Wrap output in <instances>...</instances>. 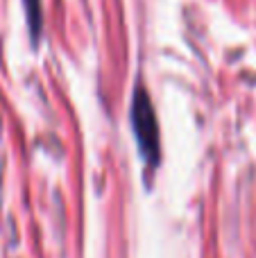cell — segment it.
<instances>
[{
    "instance_id": "obj_2",
    "label": "cell",
    "mask_w": 256,
    "mask_h": 258,
    "mask_svg": "<svg viewBox=\"0 0 256 258\" xmlns=\"http://www.w3.org/2000/svg\"><path fill=\"white\" fill-rule=\"evenodd\" d=\"M30 3V23H32V32H39V0H27Z\"/></svg>"
},
{
    "instance_id": "obj_1",
    "label": "cell",
    "mask_w": 256,
    "mask_h": 258,
    "mask_svg": "<svg viewBox=\"0 0 256 258\" xmlns=\"http://www.w3.org/2000/svg\"><path fill=\"white\" fill-rule=\"evenodd\" d=\"M132 125H134L136 141H139L141 154L150 165L159 163V127L154 116L152 102L145 91H136L134 104H132Z\"/></svg>"
}]
</instances>
